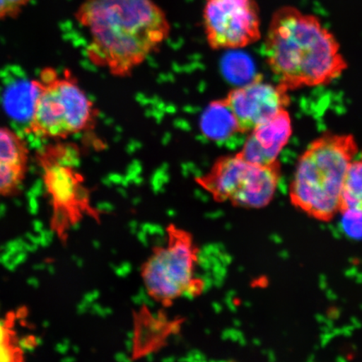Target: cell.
I'll list each match as a JSON object with an SVG mask.
<instances>
[{"mask_svg":"<svg viewBox=\"0 0 362 362\" xmlns=\"http://www.w3.org/2000/svg\"><path fill=\"white\" fill-rule=\"evenodd\" d=\"M359 153L355 136L325 132L298 158L289 188L293 205L306 215L329 223L341 214L344 180Z\"/></svg>","mask_w":362,"mask_h":362,"instance_id":"3","label":"cell"},{"mask_svg":"<svg viewBox=\"0 0 362 362\" xmlns=\"http://www.w3.org/2000/svg\"><path fill=\"white\" fill-rule=\"evenodd\" d=\"M200 124L202 134L211 141H223L238 133L237 120L223 98L207 106L202 113Z\"/></svg>","mask_w":362,"mask_h":362,"instance_id":"12","label":"cell"},{"mask_svg":"<svg viewBox=\"0 0 362 362\" xmlns=\"http://www.w3.org/2000/svg\"><path fill=\"white\" fill-rule=\"evenodd\" d=\"M255 0H205L204 30L214 49L246 47L261 37Z\"/></svg>","mask_w":362,"mask_h":362,"instance_id":"8","label":"cell"},{"mask_svg":"<svg viewBox=\"0 0 362 362\" xmlns=\"http://www.w3.org/2000/svg\"><path fill=\"white\" fill-rule=\"evenodd\" d=\"M31 0H0V21L19 16Z\"/></svg>","mask_w":362,"mask_h":362,"instance_id":"16","label":"cell"},{"mask_svg":"<svg viewBox=\"0 0 362 362\" xmlns=\"http://www.w3.org/2000/svg\"><path fill=\"white\" fill-rule=\"evenodd\" d=\"M341 214L362 215V153L351 162L344 180Z\"/></svg>","mask_w":362,"mask_h":362,"instance_id":"13","label":"cell"},{"mask_svg":"<svg viewBox=\"0 0 362 362\" xmlns=\"http://www.w3.org/2000/svg\"><path fill=\"white\" fill-rule=\"evenodd\" d=\"M74 17L88 34L89 60L117 78L132 74L170 30L153 0H83Z\"/></svg>","mask_w":362,"mask_h":362,"instance_id":"1","label":"cell"},{"mask_svg":"<svg viewBox=\"0 0 362 362\" xmlns=\"http://www.w3.org/2000/svg\"><path fill=\"white\" fill-rule=\"evenodd\" d=\"M291 135V115L285 110L253 129L237 156L253 164H274L278 161L280 152L287 146Z\"/></svg>","mask_w":362,"mask_h":362,"instance_id":"10","label":"cell"},{"mask_svg":"<svg viewBox=\"0 0 362 362\" xmlns=\"http://www.w3.org/2000/svg\"><path fill=\"white\" fill-rule=\"evenodd\" d=\"M288 93L283 85L265 83L257 76L243 87L230 90L223 100L237 120L238 133H247L287 110L291 103Z\"/></svg>","mask_w":362,"mask_h":362,"instance_id":"9","label":"cell"},{"mask_svg":"<svg viewBox=\"0 0 362 362\" xmlns=\"http://www.w3.org/2000/svg\"><path fill=\"white\" fill-rule=\"evenodd\" d=\"M223 67L228 78L236 83L250 79L253 72L250 59L243 54L233 53L226 56L223 60Z\"/></svg>","mask_w":362,"mask_h":362,"instance_id":"15","label":"cell"},{"mask_svg":"<svg viewBox=\"0 0 362 362\" xmlns=\"http://www.w3.org/2000/svg\"><path fill=\"white\" fill-rule=\"evenodd\" d=\"M267 62L289 92L332 83L348 69L336 36L318 17L296 7L274 13L264 45Z\"/></svg>","mask_w":362,"mask_h":362,"instance_id":"2","label":"cell"},{"mask_svg":"<svg viewBox=\"0 0 362 362\" xmlns=\"http://www.w3.org/2000/svg\"><path fill=\"white\" fill-rule=\"evenodd\" d=\"M70 148H49L40 156L43 179L52 207V229L66 241L67 234L85 216L98 219L83 176L71 165Z\"/></svg>","mask_w":362,"mask_h":362,"instance_id":"6","label":"cell"},{"mask_svg":"<svg viewBox=\"0 0 362 362\" xmlns=\"http://www.w3.org/2000/svg\"><path fill=\"white\" fill-rule=\"evenodd\" d=\"M29 149L15 131L0 126V197L15 193L25 178Z\"/></svg>","mask_w":362,"mask_h":362,"instance_id":"11","label":"cell"},{"mask_svg":"<svg viewBox=\"0 0 362 362\" xmlns=\"http://www.w3.org/2000/svg\"><path fill=\"white\" fill-rule=\"evenodd\" d=\"M35 96L27 132L44 139H63L88 130L96 108L68 70L47 67L34 79Z\"/></svg>","mask_w":362,"mask_h":362,"instance_id":"4","label":"cell"},{"mask_svg":"<svg viewBox=\"0 0 362 362\" xmlns=\"http://www.w3.org/2000/svg\"><path fill=\"white\" fill-rule=\"evenodd\" d=\"M12 321L0 320V361H24V351L18 342Z\"/></svg>","mask_w":362,"mask_h":362,"instance_id":"14","label":"cell"},{"mask_svg":"<svg viewBox=\"0 0 362 362\" xmlns=\"http://www.w3.org/2000/svg\"><path fill=\"white\" fill-rule=\"evenodd\" d=\"M197 255L187 235L171 234L165 247L156 248L143 265L141 275L148 293L168 303L191 291Z\"/></svg>","mask_w":362,"mask_h":362,"instance_id":"7","label":"cell"},{"mask_svg":"<svg viewBox=\"0 0 362 362\" xmlns=\"http://www.w3.org/2000/svg\"><path fill=\"white\" fill-rule=\"evenodd\" d=\"M281 174L278 161L261 165L235 156H221L197 182L216 200L259 209L273 201Z\"/></svg>","mask_w":362,"mask_h":362,"instance_id":"5","label":"cell"}]
</instances>
